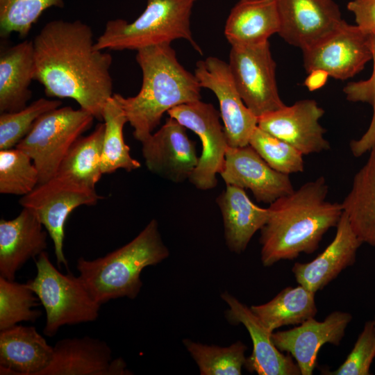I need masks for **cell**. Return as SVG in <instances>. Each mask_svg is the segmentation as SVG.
I'll return each mask as SVG.
<instances>
[{
  "label": "cell",
  "mask_w": 375,
  "mask_h": 375,
  "mask_svg": "<svg viewBox=\"0 0 375 375\" xmlns=\"http://www.w3.org/2000/svg\"><path fill=\"white\" fill-rule=\"evenodd\" d=\"M375 358V331L373 320L367 321L353 347L342 364L328 375H369Z\"/></svg>",
  "instance_id": "37"
},
{
  "label": "cell",
  "mask_w": 375,
  "mask_h": 375,
  "mask_svg": "<svg viewBox=\"0 0 375 375\" xmlns=\"http://www.w3.org/2000/svg\"><path fill=\"white\" fill-rule=\"evenodd\" d=\"M103 199L95 188L69 176L56 175L22 196L19 203L34 211L53 241L58 267L63 265L67 268L63 246L68 216L77 207L96 205Z\"/></svg>",
  "instance_id": "8"
},
{
  "label": "cell",
  "mask_w": 375,
  "mask_h": 375,
  "mask_svg": "<svg viewBox=\"0 0 375 375\" xmlns=\"http://www.w3.org/2000/svg\"><path fill=\"white\" fill-rule=\"evenodd\" d=\"M228 64L244 103L258 118L285 106L278 93L269 42L231 46Z\"/></svg>",
  "instance_id": "9"
},
{
  "label": "cell",
  "mask_w": 375,
  "mask_h": 375,
  "mask_svg": "<svg viewBox=\"0 0 375 375\" xmlns=\"http://www.w3.org/2000/svg\"><path fill=\"white\" fill-rule=\"evenodd\" d=\"M30 208L12 219L0 220V276L15 281L17 272L31 258L45 251L47 230Z\"/></svg>",
  "instance_id": "21"
},
{
  "label": "cell",
  "mask_w": 375,
  "mask_h": 375,
  "mask_svg": "<svg viewBox=\"0 0 375 375\" xmlns=\"http://www.w3.org/2000/svg\"><path fill=\"white\" fill-rule=\"evenodd\" d=\"M38 301L27 283H19L0 276V331L22 322H35L41 315L35 309Z\"/></svg>",
  "instance_id": "31"
},
{
  "label": "cell",
  "mask_w": 375,
  "mask_h": 375,
  "mask_svg": "<svg viewBox=\"0 0 375 375\" xmlns=\"http://www.w3.org/2000/svg\"><path fill=\"white\" fill-rule=\"evenodd\" d=\"M369 151L341 204L359 240L375 247V147Z\"/></svg>",
  "instance_id": "26"
},
{
  "label": "cell",
  "mask_w": 375,
  "mask_h": 375,
  "mask_svg": "<svg viewBox=\"0 0 375 375\" xmlns=\"http://www.w3.org/2000/svg\"><path fill=\"white\" fill-rule=\"evenodd\" d=\"M315 292L299 285L287 287L268 302L250 307L272 332L288 325H299L317 313Z\"/></svg>",
  "instance_id": "27"
},
{
  "label": "cell",
  "mask_w": 375,
  "mask_h": 375,
  "mask_svg": "<svg viewBox=\"0 0 375 375\" xmlns=\"http://www.w3.org/2000/svg\"><path fill=\"white\" fill-rule=\"evenodd\" d=\"M104 131V123H99L88 135L78 138L62 160L56 175L69 176L95 188L103 174L102 151Z\"/></svg>",
  "instance_id": "28"
},
{
  "label": "cell",
  "mask_w": 375,
  "mask_h": 375,
  "mask_svg": "<svg viewBox=\"0 0 375 375\" xmlns=\"http://www.w3.org/2000/svg\"><path fill=\"white\" fill-rule=\"evenodd\" d=\"M249 144L274 170L289 175L304 170L303 154L292 145L276 138L258 126Z\"/></svg>",
  "instance_id": "35"
},
{
  "label": "cell",
  "mask_w": 375,
  "mask_h": 375,
  "mask_svg": "<svg viewBox=\"0 0 375 375\" xmlns=\"http://www.w3.org/2000/svg\"><path fill=\"white\" fill-rule=\"evenodd\" d=\"M216 203L223 218L226 246L235 253L244 252L253 235L266 223L268 208L256 205L244 189L232 185H226Z\"/></svg>",
  "instance_id": "23"
},
{
  "label": "cell",
  "mask_w": 375,
  "mask_h": 375,
  "mask_svg": "<svg viewBox=\"0 0 375 375\" xmlns=\"http://www.w3.org/2000/svg\"><path fill=\"white\" fill-rule=\"evenodd\" d=\"M33 40H26L1 48L0 53V112H13L26 106L32 97L34 80Z\"/></svg>",
  "instance_id": "24"
},
{
  "label": "cell",
  "mask_w": 375,
  "mask_h": 375,
  "mask_svg": "<svg viewBox=\"0 0 375 375\" xmlns=\"http://www.w3.org/2000/svg\"><path fill=\"white\" fill-rule=\"evenodd\" d=\"M351 319L349 312L335 310L323 321L312 317L293 328L273 332L272 340L279 351L294 358L301 375H312L322 347L340 345Z\"/></svg>",
  "instance_id": "14"
},
{
  "label": "cell",
  "mask_w": 375,
  "mask_h": 375,
  "mask_svg": "<svg viewBox=\"0 0 375 375\" xmlns=\"http://www.w3.org/2000/svg\"><path fill=\"white\" fill-rule=\"evenodd\" d=\"M186 129L169 117L158 131L141 142L142 154L149 172L173 183L189 180L199 156Z\"/></svg>",
  "instance_id": "13"
},
{
  "label": "cell",
  "mask_w": 375,
  "mask_h": 375,
  "mask_svg": "<svg viewBox=\"0 0 375 375\" xmlns=\"http://www.w3.org/2000/svg\"><path fill=\"white\" fill-rule=\"evenodd\" d=\"M126 367L121 358L112 360L106 342L84 336L58 340L49 364L40 375L128 374Z\"/></svg>",
  "instance_id": "18"
},
{
  "label": "cell",
  "mask_w": 375,
  "mask_h": 375,
  "mask_svg": "<svg viewBox=\"0 0 375 375\" xmlns=\"http://www.w3.org/2000/svg\"><path fill=\"white\" fill-rule=\"evenodd\" d=\"M64 6V0H0V36L17 33L24 38L44 10Z\"/></svg>",
  "instance_id": "33"
},
{
  "label": "cell",
  "mask_w": 375,
  "mask_h": 375,
  "mask_svg": "<svg viewBox=\"0 0 375 375\" xmlns=\"http://www.w3.org/2000/svg\"><path fill=\"white\" fill-rule=\"evenodd\" d=\"M53 347L33 326L15 325L0 332V374L40 375Z\"/></svg>",
  "instance_id": "22"
},
{
  "label": "cell",
  "mask_w": 375,
  "mask_h": 375,
  "mask_svg": "<svg viewBox=\"0 0 375 375\" xmlns=\"http://www.w3.org/2000/svg\"><path fill=\"white\" fill-rule=\"evenodd\" d=\"M374 322V331H375V315L374 317V319H372Z\"/></svg>",
  "instance_id": "40"
},
{
  "label": "cell",
  "mask_w": 375,
  "mask_h": 375,
  "mask_svg": "<svg viewBox=\"0 0 375 375\" xmlns=\"http://www.w3.org/2000/svg\"><path fill=\"white\" fill-rule=\"evenodd\" d=\"M40 182L39 173L32 158L13 147L0 150V193L24 196Z\"/></svg>",
  "instance_id": "32"
},
{
  "label": "cell",
  "mask_w": 375,
  "mask_h": 375,
  "mask_svg": "<svg viewBox=\"0 0 375 375\" xmlns=\"http://www.w3.org/2000/svg\"><path fill=\"white\" fill-rule=\"evenodd\" d=\"M36 275L27 282L46 312L44 334L53 337L60 327L95 321L101 305L78 276L62 274L46 251L35 261Z\"/></svg>",
  "instance_id": "6"
},
{
  "label": "cell",
  "mask_w": 375,
  "mask_h": 375,
  "mask_svg": "<svg viewBox=\"0 0 375 375\" xmlns=\"http://www.w3.org/2000/svg\"><path fill=\"white\" fill-rule=\"evenodd\" d=\"M34 80L49 97L74 99L103 121V108L112 97V56L95 47L87 24L62 19L47 23L33 39Z\"/></svg>",
  "instance_id": "1"
},
{
  "label": "cell",
  "mask_w": 375,
  "mask_h": 375,
  "mask_svg": "<svg viewBox=\"0 0 375 375\" xmlns=\"http://www.w3.org/2000/svg\"><path fill=\"white\" fill-rule=\"evenodd\" d=\"M327 76V74L322 71L312 72L310 73L306 85L310 90L318 88L325 83Z\"/></svg>",
  "instance_id": "39"
},
{
  "label": "cell",
  "mask_w": 375,
  "mask_h": 375,
  "mask_svg": "<svg viewBox=\"0 0 375 375\" xmlns=\"http://www.w3.org/2000/svg\"><path fill=\"white\" fill-rule=\"evenodd\" d=\"M167 114L196 133L201 142L198 164L188 181L201 190L215 188L228 147L219 112L211 103L198 100L174 107Z\"/></svg>",
  "instance_id": "10"
},
{
  "label": "cell",
  "mask_w": 375,
  "mask_h": 375,
  "mask_svg": "<svg viewBox=\"0 0 375 375\" xmlns=\"http://www.w3.org/2000/svg\"><path fill=\"white\" fill-rule=\"evenodd\" d=\"M362 242L353 231L343 212L336 226L335 237L328 246L308 262H295L292 272L299 285L317 292L324 289L356 260Z\"/></svg>",
  "instance_id": "19"
},
{
  "label": "cell",
  "mask_w": 375,
  "mask_h": 375,
  "mask_svg": "<svg viewBox=\"0 0 375 375\" xmlns=\"http://www.w3.org/2000/svg\"><path fill=\"white\" fill-rule=\"evenodd\" d=\"M280 30L275 0H240L232 8L224 26L231 46L263 44Z\"/></svg>",
  "instance_id": "25"
},
{
  "label": "cell",
  "mask_w": 375,
  "mask_h": 375,
  "mask_svg": "<svg viewBox=\"0 0 375 375\" xmlns=\"http://www.w3.org/2000/svg\"><path fill=\"white\" fill-rule=\"evenodd\" d=\"M373 60L371 76L365 81L349 83L343 89L346 99L351 102L367 103L372 106L373 113L366 132L358 140L350 142V149L356 157L362 156L375 147V30L369 33Z\"/></svg>",
  "instance_id": "36"
},
{
  "label": "cell",
  "mask_w": 375,
  "mask_h": 375,
  "mask_svg": "<svg viewBox=\"0 0 375 375\" xmlns=\"http://www.w3.org/2000/svg\"><path fill=\"white\" fill-rule=\"evenodd\" d=\"M347 9L362 31L370 33L375 30V0H352L348 3Z\"/></svg>",
  "instance_id": "38"
},
{
  "label": "cell",
  "mask_w": 375,
  "mask_h": 375,
  "mask_svg": "<svg viewBox=\"0 0 375 375\" xmlns=\"http://www.w3.org/2000/svg\"><path fill=\"white\" fill-rule=\"evenodd\" d=\"M199 0H147L144 10L134 21L123 19L107 22L95 41L99 50H135L178 39L188 41L199 53L202 51L193 38L190 17Z\"/></svg>",
  "instance_id": "5"
},
{
  "label": "cell",
  "mask_w": 375,
  "mask_h": 375,
  "mask_svg": "<svg viewBox=\"0 0 375 375\" xmlns=\"http://www.w3.org/2000/svg\"><path fill=\"white\" fill-rule=\"evenodd\" d=\"M183 342L201 375H240L246 366L247 347L240 341L226 347L203 344L189 339Z\"/></svg>",
  "instance_id": "30"
},
{
  "label": "cell",
  "mask_w": 375,
  "mask_h": 375,
  "mask_svg": "<svg viewBox=\"0 0 375 375\" xmlns=\"http://www.w3.org/2000/svg\"><path fill=\"white\" fill-rule=\"evenodd\" d=\"M302 51L307 73L322 71L340 80L354 76L372 59L369 33L344 20L327 36Z\"/></svg>",
  "instance_id": "11"
},
{
  "label": "cell",
  "mask_w": 375,
  "mask_h": 375,
  "mask_svg": "<svg viewBox=\"0 0 375 375\" xmlns=\"http://www.w3.org/2000/svg\"><path fill=\"white\" fill-rule=\"evenodd\" d=\"M194 75L201 88L216 96L229 147L247 146L258 126V117L244 103L235 84L228 64L209 56L196 64Z\"/></svg>",
  "instance_id": "12"
},
{
  "label": "cell",
  "mask_w": 375,
  "mask_h": 375,
  "mask_svg": "<svg viewBox=\"0 0 375 375\" xmlns=\"http://www.w3.org/2000/svg\"><path fill=\"white\" fill-rule=\"evenodd\" d=\"M324 176L308 181L269 204L260 229V260L265 267L294 260L318 248L324 234L336 227L343 212L341 203L326 200Z\"/></svg>",
  "instance_id": "2"
},
{
  "label": "cell",
  "mask_w": 375,
  "mask_h": 375,
  "mask_svg": "<svg viewBox=\"0 0 375 375\" xmlns=\"http://www.w3.org/2000/svg\"><path fill=\"white\" fill-rule=\"evenodd\" d=\"M135 60L142 74L139 92L112 97L133 128L135 140L142 142L159 125L165 112L179 105L201 100V86L194 74L178 62L170 43L140 49Z\"/></svg>",
  "instance_id": "3"
},
{
  "label": "cell",
  "mask_w": 375,
  "mask_h": 375,
  "mask_svg": "<svg viewBox=\"0 0 375 375\" xmlns=\"http://www.w3.org/2000/svg\"><path fill=\"white\" fill-rule=\"evenodd\" d=\"M169 256L162 241L158 222L151 219L131 242L104 256L87 260L80 257L78 277L100 305L112 299H133L142 287V270L156 265Z\"/></svg>",
  "instance_id": "4"
},
{
  "label": "cell",
  "mask_w": 375,
  "mask_h": 375,
  "mask_svg": "<svg viewBox=\"0 0 375 375\" xmlns=\"http://www.w3.org/2000/svg\"><path fill=\"white\" fill-rule=\"evenodd\" d=\"M102 117L105 125L102 151L103 174H110L118 169L132 172L140 167V162L131 156L130 148L124 141L123 128L128 120L113 97L107 101Z\"/></svg>",
  "instance_id": "29"
},
{
  "label": "cell",
  "mask_w": 375,
  "mask_h": 375,
  "mask_svg": "<svg viewBox=\"0 0 375 375\" xmlns=\"http://www.w3.org/2000/svg\"><path fill=\"white\" fill-rule=\"evenodd\" d=\"M219 175L226 185L250 190L258 202L265 203L294 190L289 175L272 169L249 144L228 147Z\"/></svg>",
  "instance_id": "17"
},
{
  "label": "cell",
  "mask_w": 375,
  "mask_h": 375,
  "mask_svg": "<svg viewBox=\"0 0 375 375\" xmlns=\"http://www.w3.org/2000/svg\"><path fill=\"white\" fill-rule=\"evenodd\" d=\"M280 18L278 35L302 51L336 29L343 22L333 0H275Z\"/></svg>",
  "instance_id": "16"
},
{
  "label": "cell",
  "mask_w": 375,
  "mask_h": 375,
  "mask_svg": "<svg viewBox=\"0 0 375 375\" xmlns=\"http://www.w3.org/2000/svg\"><path fill=\"white\" fill-rule=\"evenodd\" d=\"M324 110L312 99L286 105L258 118V126L299 150L303 156L330 149L324 138L326 130L319 124Z\"/></svg>",
  "instance_id": "15"
},
{
  "label": "cell",
  "mask_w": 375,
  "mask_h": 375,
  "mask_svg": "<svg viewBox=\"0 0 375 375\" xmlns=\"http://www.w3.org/2000/svg\"><path fill=\"white\" fill-rule=\"evenodd\" d=\"M222 299L228 304L226 314L232 324H242L248 331L253 343L246 367L259 375H301L300 369L288 354H283L274 345L270 331L252 312L250 307L224 292Z\"/></svg>",
  "instance_id": "20"
},
{
  "label": "cell",
  "mask_w": 375,
  "mask_h": 375,
  "mask_svg": "<svg viewBox=\"0 0 375 375\" xmlns=\"http://www.w3.org/2000/svg\"><path fill=\"white\" fill-rule=\"evenodd\" d=\"M94 119L88 111L71 106L58 107L38 119L15 147L32 158L39 173V183L57 174L68 151L90 128Z\"/></svg>",
  "instance_id": "7"
},
{
  "label": "cell",
  "mask_w": 375,
  "mask_h": 375,
  "mask_svg": "<svg viewBox=\"0 0 375 375\" xmlns=\"http://www.w3.org/2000/svg\"><path fill=\"white\" fill-rule=\"evenodd\" d=\"M61 101L40 98L24 108L0 115V150L15 147L44 113L60 107Z\"/></svg>",
  "instance_id": "34"
}]
</instances>
